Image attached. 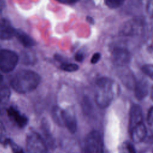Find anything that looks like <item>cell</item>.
<instances>
[{
  "label": "cell",
  "mask_w": 153,
  "mask_h": 153,
  "mask_svg": "<svg viewBox=\"0 0 153 153\" xmlns=\"http://www.w3.org/2000/svg\"><path fill=\"white\" fill-rule=\"evenodd\" d=\"M41 80L40 75L35 71L22 69L14 75L11 80V85L16 92L25 94L36 89Z\"/></svg>",
  "instance_id": "obj_1"
},
{
  "label": "cell",
  "mask_w": 153,
  "mask_h": 153,
  "mask_svg": "<svg viewBox=\"0 0 153 153\" xmlns=\"http://www.w3.org/2000/svg\"><path fill=\"white\" fill-rule=\"evenodd\" d=\"M143 122V114L140 106L134 104L131 106L129 112L128 131L136 124Z\"/></svg>",
  "instance_id": "obj_8"
},
{
  "label": "cell",
  "mask_w": 153,
  "mask_h": 153,
  "mask_svg": "<svg viewBox=\"0 0 153 153\" xmlns=\"http://www.w3.org/2000/svg\"><path fill=\"white\" fill-rule=\"evenodd\" d=\"M51 117L54 121L60 126H63V109L58 106H54L51 110Z\"/></svg>",
  "instance_id": "obj_17"
},
{
  "label": "cell",
  "mask_w": 153,
  "mask_h": 153,
  "mask_svg": "<svg viewBox=\"0 0 153 153\" xmlns=\"http://www.w3.org/2000/svg\"><path fill=\"white\" fill-rule=\"evenodd\" d=\"M19 56L14 51L3 49L0 50V71L8 73L16 68L19 62Z\"/></svg>",
  "instance_id": "obj_5"
},
{
  "label": "cell",
  "mask_w": 153,
  "mask_h": 153,
  "mask_svg": "<svg viewBox=\"0 0 153 153\" xmlns=\"http://www.w3.org/2000/svg\"><path fill=\"white\" fill-rule=\"evenodd\" d=\"M147 11L150 15L152 14V0H149L147 4Z\"/></svg>",
  "instance_id": "obj_29"
},
{
  "label": "cell",
  "mask_w": 153,
  "mask_h": 153,
  "mask_svg": "<svg viewBox=\"0 0 153 153\" xmlns=\"http://www.w3.org/2000/svg\"><path fill=\"white\" fill-rule=\"evenodd\" d=\"M15 36L19 42L26 48L32 47L36 45V42L30 35L21 30H16Z\"/></svg>",
  "instance_id": "obj_15"
},
{
  "label": "cell",
  "mask_w": 153,
  "mask_h": 153,
  "mask_svg": "<svg viewBox=\"0 0 153 153\" xmlns=\"http://www.w3.org/2000/svg\"><path fill=\"white\" fill-rule=\"evenodd\" d=\"M16 29L9 21L5 19L0 20V39H10L15 36Z\"/></svg>",
  "instance_id": "obj_11"
},
{
  "label": "cell",
  "mask_w": 153,
  "mask_h": 153,
  "mask_svg": "<svg viewBox=\"0 0 153 153\" xmlns=\"http://www.w3.org/2000/svg\"><path fill=\"white\" fill-rule=\"evenodd\" d=\"M8 143L11 146V148H12V149H13L14 152H23V150L18 145H17L14 142H13L12 140H8Z\"/></svg>",
  "instance_id": "obj_26"
},
{
  "label": "cell",
  "mask_w": 153,
  "mask_h": 153,
  "mask_svg": "<svg viewBox=\"0 0 153 153\" xmlns=\"http://www.w3.org/2000/svg\"><path fill=\"white\" fill-rule=\"evenodd\" d=\"M121 151H127L128 152L134 153L136 152L134 146L129 142H125L121 146Z\"/></svg>",
  "instance_id": "obj_22"
},
{
  "label": "cell",
  "mask_w": 153,
  "mask_h": 153,
  "mask_svg": "<svg viewBox=\"0 0 153 153\" xmlns=\"http://www.w3.org/2000/svg\"><path fill=\"white\" fill-rule=\"evenodd\" d=\"M143 28V23L139 19H133L126 22L122 29L120 33L125 36H133L140 33Z\"/></svg>",
  "instance_id": "obj_7"
},
{
  "label": "cell",
  "mask_w": 153,
  "mask_h": 153,
  "mask_svg": "<svg viewBox=\"0 0 153 153\" xmlns=\"http://www.w3.org/2000/svg\"><path fill=\"white\" fill-rule=\"evenodd\" d=\"M134 96L139 100H142L146 97L149 93L148 82L146 79H141L134 85Z\"/></svg>",
  "instance_id": "obj_13"
},
{
  "label": "cell",
  "mask_w": 153,
  "mask_h": 153,
  "mask_svg": "<svg viewBox=\"0 0 153 153\" xmlns=\"http://www.w3.org/2000/svg\"><path fill=\"white\" fill-rule=\"evenodd\" d=\"M152 107L151 106L148 112V115H147V122L149 126L152 125V120H153V114H152Z\"/></svg>",
  "instance_id": "obj_25"
},
{
  "label": "cell",
  "mask_w": 153,
  "mask_h": 153,
  "mask_svg": "<svg viewBox=\"0 0 153 153\" xmlns=\"http://www.w3.org/2000/svg\"><path fill=\"white\" fill-rule=\"evenodd\" d=\"M100 58H101V54L100 53H98V52L95 53L92 56V57L90 60V62L92 64H96L99 61Z\"/></svg>",
  "instance_id": "obj_24"
},
{
  "label": "cell",
  "mask_w": 153,
  "mask_h": 153,
  "mask_svg": "<svg viewBox=\"0 0 153 153\" xmlns=\"http://www.w3.org/2000/svg\"><path fill=\"white\" fill-rule=\"evenodd\" d=\"M85 58V54L81 50L78 51L75 55V60L78 62H82Z\"/></svg>",
  "instance_id": "obj_23"
},
{
  "label": "cell",
  "mask_w": 153,
  "mask_h": 153,
  "mask_svg": "<svg viewBox=\"0 0 153 153\" xmlns=\"http://www.w3.org/2000/svg\"><path fill=\"white\" fill-rule=\"evenodd\" d=\"M22 62L26 65H32L36 63L37 58L35 53L30 51H24L22 54Z\"/></svg>",
  "instance_id": "obj_18"
},
{
  "label": "cell",
  "mask_w": 153,
  "mask_h": 153,
  "mask_svg": "<svg viewBox=\"0 0 153 153\" xmlns=\"http://www.w3.org/2000/svg\"><path fill=\"white\" fill-rule=\"evenodd\" d=\"M86 20H87V21L89 23H90V24H91V25H93V24L94 23V19H93L91 17L87 16V17H86Z\"/></svg>",
  "instance_id": "obj_30"
},
{
  "label": "cell",
  "mask_w": 153,
  "mask_h": 153,
  "mask_svg": "<svg viewBox=\"0 0 153 153\" xmlns=\"http://www.w3.org/2000/svg\"><path fill=\"white\" fill-rule=\"evenodd\" d=\"M94 94L95 102L102 109L108 108L114 97V82L108 77H101L96 81Z\"/></svg>",
  "instance_id": "obj_2"
},
{
  "label": "cell",
  "mask_w": 153,
  "mask_h": 153,
  "mask_svg": "<svg viewBox=\"0 0 153 153\" xmlns=\"http://www.w3.org/2000/svg\"><path fill=\"white\" fill-rule=\"evenodd\" d=\"M84 151L87 153L103 152V138L102 134L97 130H92L84 141Z\"/></svg>",
  "instance_id": "obj_3"
},
{
  "label": "cell",
  "mask_w": 153,
  "mask_h": 153,
  "mask_svg": "<svg viewBox=\"0 0 153 153\" xmlns=\"http://www.w3.org/2000/svg\"><path fill=\"white\" fill-rule=\"evenodd\" d=\"M125 0H104L105 4L110 8H117L121 6Z\"/></svg>",
  "instance_id": "obj_20"
},
{
  "label": "cell",
  "mask_w": 153,
  "mask_h": 153,
  "mask_svg": "<svg viewBox=\"0 0 153 153\" xmlns=\"http://www.w3.org/2000/svg\"><path fill=\"white\" fill-rule=\"evenodd\" d=\"M57 1L62 4L72 5V4L76 3L79 0H57Z\"/></svg>",
  "instance_id": "obj_28"
},
{
  "label": "cell",
  "mask_w": 153,
  "mask_h": 153,
  "mask_svg": "<svg viewBox=\"0 0 153 153\" xmlns=\"http://www.w3.org/2000/svg\"><path fill=\"white\" fill-rule=\"evenodd\" d=\"M2 79H3V78H2V75L0 74V84L1 83V82H2Z\"/></svg>",
  "instance_id": "obj_31"
},
{
  "label": "cell",
  "mask_w": 153,
  "mask_h": 153,
  "mask_svg": "<svg viewBox=\"0 0 153 153\" xmlns=\"http://www.w3.org/2000/svg\"><path fill=\"white\" fill-rule=\"evenodd\" d=\"M41 128L45 137V140H44L48 148H49L51 149H54L56 147V141L51 133L49 124L48 121L44 118L42 119L41 122Z\"/></svg>",
  "instance_id": "obj_14"
},
{
  "label": "cell",
  "mask_w": 153,
  "mask_h": 153,
  "mask_svg": "<svg viewBox=\"0 0 153 153\" xmlns=\"http://www.w3.org/2000/svg\"><path fill=\"white\" fill-rule=\"evenodd\" d=\"M10 96L11 91L8 87L4 86L0 88V114L5 111Z\"/></svg>",
  "instance_id": "obj_16"
},
{
  "label": "cell",
  "mask_w": 153,
  "mask_h": 153,
  "mask_svg": "<svg viewBox=\"0 0 153 153\" xmlns=\"http://www.w3.org/2000/svg\"><path fill=\"white\" fill-rule=\"evenodd\" d=\"M142 71L146 75H148L151 79H152L153 76V66L152 64L144 65L141 68Z\"/></svg>",
  "instance_id": "obj_21"
},
{
  "label": "cell",
  "mask_w": 153,
  "mask_h": 153,
  "mask_svg": "<svg viewBox=\"0 0 153 153\" xmlns=\"http://www.w3.org/2000/svg\"><path fill=\"white\" fill-rule=\"evenodd\" d=\"M111 57L114 64L120 67L128 65L131 58L130 51L123 47H115L112 51Z\"/></svg>",
  "instance_id": "obj_6"
},
{
  "label": "cell",
  "mask_w": 153,
  "mask_h": 153,
  "mask_svg": "<svg viewBox=\"0 0 153 153\" xmlns=\"http://www.w3.org/2000/svg\"><path fill=\"white\" fill-rule=\"evenodd\" d=\"M63 124L68 131L74 134L77 130V120L75 115L71 110L63 109Z\"/></svg>",
  "instance_id": "obj_10"
},
{
  "label": "cell",
  "mask_w": 153,
  "mask_h": 153,
  "mask_svg": "<svg viewBox=\"0 0 153 153\" xmlns=\"http://www.w3.org/2000/svg\"><path fill=\"white\" fill-rule=\"evenodd\" d=\"M7 113L10 118L20 128H23L27 125L28 123V118L25 115L22 114L14 107H10L7 109Z\"/></svg>",
  "instance_id": "obj_12"
},
{
  "label": "cell",
  "mask_w": 153,
  "mask_h": 153,
  "mask_svg": "<svg viewBox=\"0 0 153 153\" xmlns=\"http://www.w3.org/2000/svg\"><path fill=\"white\" fill-rule=\"evenodd\" d=\"M26 149L30 153H45L48 152V147L42 136L36 133H29L26 137Z\"/></svg>",
  "instance_id": "obj_4"
},
{
  "label": "cell",
  "mask_w": 153,
  "mask_h": 153,
  "mask_svg": "<svg viewBox=\"0 0 153 153\" xmlns=\"http://www.w3.org/2000/svg\"><path fill=\"white\" fill-rule=\"evenodd\" d=\"M60 68L62 70L66 71V72H75L78 70L79 66L78 65L75 64V63H67V62H63L62 63Z\"/></svg>",
  "instance_id": "obj_19"
},
{
  "label": "cell",
  "mask_w": 153,
  "mask_h": 153,
  "mask_svg": "<svg viewBox=\"0 0 153 153\" xmlns=\"http://www.w3.org/2000/svg\"><path fill=\"white\" fill-rule=\"evenodd\" d=\"M91 103H90V100L88 99L87 97H85V99L84 100V111H86V112H88L90 110V108H91Z\"/></svg>",
  "instance_id": "obj_27"
},
{
  "label": "cell",
  "mask_w": 153,
  "mask_h": 153,
  "mask_svg": "<svg viewBox=\"0 0 153 153\" xmlns=\"http://www.w3.org/2000/svg\"><path fill=\"white\" fill-rule=\"evenodd\" d=\"M130 137L134 143L142 142L146 136L147 130L143 122H141L134 126L129 131Z\"/></svg>",
  "instance_id": "obj_9"
}]
</instances>
